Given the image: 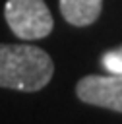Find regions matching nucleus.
I'll return each mask as SVG.
<instances>
[{
	"mask_svg": "<svg viewBox=\"0 0 122 124\" xmlns=\"http://www.w3.org/2000/svg\"><path fill=\"white\" fill-rule=\"evenodd\" d=\"M76 93L87 105L122 112V76H85L77 81Z\"/></svg>",
	"mask_w": 122,
	"mask_h": 124,
	"instance_id": "7ed1b4c3",
	"label": "nucleus"
},
{
	"mask_svg": "<svg viewBox=\"0 0 122 124\" xmlns=\"http://www.w3.org/2000/svg\"><path fill=\"white\" fill-rule=\"evenodd\" d=\"M62 17L76 27H85L97 21L103 10V0H58Z\"/></svg>",
	"mask_w": 122,
	"mask_h": 124,
	"instance_id": "20e7f679",
	"label": "nucleus"
},
{
	"mask_svg": "<svg viewBox=\"0 0 122 124\" xmlns=\"http://www.w3.org/2000/svg\"><path fill=\"white\" fill-rule=\"evenodd\" d=\"M54 74L52 58L33 45H0V87L39 91Z\"/></svg>",
	"mask_w": 122,
	"mask_h": 124,
	"instance_id": "f257e3e1",
	"label": "nucleus"
},
{
	"mask_svg": "<svg viewBox=\"0 0 122 124\" xmlns=\"http://www.w3.org/2000/svg\"><path fill=\"white\" fill-rule=\"evenodd\" d=\"M101 64H103V68H105L108 74L122 76V45L116 46V48L107 50V52L101 56Z\"/></svg>",
	"mask_w": 122,
	"mask_h": 124,
	"instance_id": "39448f33",
	"label": "nucleus"
},
{
	"mask_svg": "<svg viewBox=\"0 0 122 124\" xmlns=\"http://www.w3.org/2000/svg\"><path fill=\"white\" fill-rule=\"evenodd\" d=\"M4 17L12 33L23 41L43 39L52 31V16L45 0H8Z\"/></svg>",
	"mask_w": 122,
	"mask_h": 124,
	"instance_id": "f03ea898",
	"label": "nucleus"
}]
</instances>
